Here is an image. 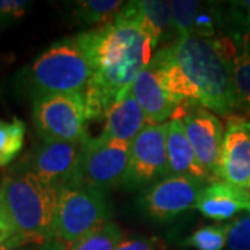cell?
<instances>
[{
	"label": "cell",
	"instance_id": "1",
	"mask_svg": "<svg viewBox=\"0 0 250 250\" xmlns=\"http://www.w3.org/2000/svg\"><path fill=\"white\" fill-rule=\"evenodd\" d=\"M235 52L231 36L206 39L190 35L157 49L150 62L178 106L195 103L214 114L232 116L239 108Z\"/></svg>",
	"mask_w": 250,
	"mask_h": 250
},
{
	"label": "cell",
	"instance_id": "2",
	"mask_svg": "<svg viewBox=\"0 0 250 250\" xmlns=\"http://www.w3.org/2000/svg\"><path fill=\"white\" fill-rule=\"evenodd\" d=\"M126 4V3H125ZM93 68L85 95L86 118L106 117L153 59L152 39L124 6L103 27L78 34Z\"/></svg>",
	"mask_w": 250,
	"mask_h": 250
},
{
	"label": "cell",
	"instance_id": "3",
	"mask_svg": "<svg viewBox=\"0 0 250 250\" xmlns=\"http://www.w3.org/2000/svg\"><path fill=\"white\" fill-rule=\"evenodd\" d=\"M59 190L32 172L16 167L1 179L0 207L16 232L14 243L25 248L57 239L54 218Z\"/></svg>",
	"mask_w": 250,
	"mask_h": 250
},
{
	"label": "cell",
	"instance_id": "4",
	"mask_svg": "<svg viewBox=\"0 0 250 250\" xmlns=\"http://www.w3.org/2000/svg\"><path fill=\"white\" fill-rule=\"evenodd\" d=\"M93 68L80 35L47 46L17 74V86L32 100L49 95L83 93Z\"/></svg>",
	"mask_w": 250,
	"mask_h": 250
},
{
	"label": "cell",
	"instance_id": "5",
	"mask_svg": "<svg viewBox=\"0 0 250 250\" xmlns=\"http://www.w3.org/2000/svg\"><path fill=\"white\" fill-rule=\"evenodd\" d=\"M110 205L104 192L85 187L62 188L59 190L54 218L56 238L74 243L90 231L108 223Z\"/></svg>",
	"mask_w": 250,
	"mask_h": 250
},
{
	"label": "cell",
	"instance_id": "6",
	"mask_svg": "<svg viewBox=\"0 0 250 250\" xmlns=\"http://www.w3.org/2000/svg\"><path fill=\"white\" fill-rule=\"evenodd\" d=\"M32 121L41 141L86 143V106L83 93L49 95L32 100Z\"/></svg>",
	"mask_w": 250,
	"mask_h": 250
},
{
	"label": "cell",
	"instance_id": "7",
	"mask_svg": "<svg viewBox=\"0 0 250 250\" xmlns=\"http://www.w3.org/2000/svg\"><path fill=\"white\" fill-rule=\"evenodd\" d=\"M83 153L85 143L39 141L27 157L18 163V167L60 190L81 185Z\"/></svg>",
	"mask_w": 250,
	"mask_h": 250
},
{
	"label": "cell",
	"instance_id": "8",
	"mask_svg": "<svg viewBox=\"0 0 250 250\" xmlns=\"http://www.w3.org/2000/svg\"><path fill=\"white\" fill-rule=\"evenodd\" d=\"M131 159V143L104 135L89 138L81 168V185L106 192L123 185Z\"/></svg>",
	"mask_w": 250,
	"mask_h": 250
},
{
	"label": "cell",
	"instance_id": "9",
	"mask_svg": "<svg viewBox=\"0 0 250 250\" xmlns=\"http://www.w3.org/2000/svg\"><path fill=\"white\" fill-rule=\"evenodd\" d=\"M168 123L146 124L131 142V159L123 185L129 189L156 184L168 177Z\"/></svg>",
	"mask_w": 250,
	"mask_h": 250
},
{
	"label": "cell",
	"instance_id": "10",
	"mask_svg": "<svg viewBox=\"0 0 250 250\" xmlns=\"http://www.w3.org/2000/svg\"><path fill=\"white\" fill-rule=\"evenodd\" d=\"M171 118L182 121L197 161L210 182L218 179V161L224 139V125L213 111L195 103H182Z\"/></svg>",
	"mask_w": 250,
	"mask_h": 250
},
{
	"label": "cell",
	"instance_id": "11",
	"mask_svg": "<svg viewBox=\"0 0 250 250\" xmlns=\"http://www.w3.org/2000/svg\"><path fill=\"white\" fill-rule=\"evenodd\" d=\"M206 184L208 182L195 177H167L143 192L141 205L154 220L168 221L196 206Z\"/></svg>",
	"mask_w": 250,
	"mask_h": 250
},
{
	"label": "cell",
	"instance_id": "12",
	"mask_svg": "<svg viewBox=\"0 0 250 250\" xmlns=\"http://www.w3.org/2000/svg\"><path fill=\"white\" fill-rule=\"evenodd\" d=\"M218 179L248 189L250 184V117L229 116L218 161Z\"/></svg>",
	"mask_w": 250,
	"mask_h": 250
},
{
	"label": "cell",
	"instance_id": "13",
	"mask_svg": "<svg viewBox=\"0 0 250 250\" xmlns=\"http://www.w3.org/2000/svg\"><path fill=\"white\" fill-rule=\"evenodd\" d=\"M195 207L206 218L224 221L241 211L250 213V193L245 188L217 179L206 184Z\"/></svg>",
	"mask_w": 250,
	"mask_h": 250
},
{
	"label": "cell",
	"instance_id": "14",
	"mask_svg": "<svg viewBox=\"0 0 250 250\" xmlns=\"http://www.w3.org/2000/svg\"><path fill=\"white\" fill-rule=\"evenodd\" d=\"M132 92L145 113L147 124H163L179 107L166 89L157 68L152 62L136 77Z\"/></svg>",
	"mask_w": 250,
	"mask_h": 250
},
{
	"label": "cell",
	"instance_id": "15",
	"mask_svg": "<svg viewBox=\"0 0 250 250\" xmlns=\"http://www.w3.org/2000/svg\"><path fill=\"white\" fill-rule=\"evenodd\" d=\"M132 17L139 22L143 31L152 39L154 53L157 47L166 42H175L177 34L172 24L170 1L163 0H139L125 4Z\"/></svg>",
	"mask_w": 250,
	"mask_h": 250
},
{
	"label": "cell",
	"instance_id": "16",
	"mask_svg": "<svg viewBox=\"0 0 250 250\" xmlns=\"http://www.w3.org/2000/svg\"><path fill=\"white\" fill-rule=\"evenodd\" d=\"M104 136L131 143L147 124L143 110L135 98L132 86L110 107L106 114Z\"/></svg>",
	"mask_w": 250,
	"mask_h": 250
},
{
	"label": "cell",
	"instance_id": "17",
	"mask_svg": "<svg viewBox=\"0 0 250 250\" xmlns=\"http://www.w3.org/2000/svg\"><path fill=\"white\" fill-rule=\"evenodd\" d=\"M167 159H168V177H195L210 182L205 170L197 161L195 150L188 139L182 121L171 118L168 121L167 134Z\"/></svg>",
	"mask_w": 250,
	"mask_h": 250
},
{
	"label": "cell",
	"instance_id": "18",
	"mask_svg": "<svg viewBox=\"0 0 250 250\" xmlns=\"http://www.w3.org/2000/svg\"><path fill=\"white\" fill-rule=\"evenodd\" d=\"M235 43L233 77L238 106L250 116V28H245L231 36Z\"/></svg>",
	"mask_w": 250,
	"mask_h": 250
},
{
	"label": "cell",
	"instance_id": "19",
	"mask_svg": "<svg viewBox=\"0 0 250 250\" xmlns=\"http://www.w3.org/2000/svg\"><path fill=\"white\" fill-rule=\"evenodd\" d=\"M124 6L121 0H80L72 3L71 17L80 24L103 27L111 22Z\"/></svg>",
	"mask_w": 250,
	"mask_h": 250
},
{
	"label": "cell",
	"instance_id": "20",
	"mask_svg": "<svg viewBox=\"0 0 250 250\" xmlns=\"http://www.w3.org/2000/svg\"><path fill=\"white\" fill-rule=\"evenodd\" d=\"M25 132L27 126L21 120H0V167L11 164L21 153L25 142Z\"/></svg>",
	"mask_w": 250,
	"mask_h": 250
},
{
	"label": "cell",
	"instance_id": "21",
	"mask_svg": "<svg viewBox=\"0 0 250 250\" xmlns=\"http://www.w3.org/2000/svg\"><path fill=\"white\" fill-rule=\"evenodd\" d=\"M123 231L114 223H106L71 243L68 250H116L123 242Z\"/></svg>",
	"mask_w": 250,
	"mask_h": 250
},
{
	"label": "cell",
	"instance_id": "22",
	"mask_svg": "<svg viewBox=\"0 0 250 250\" xmlns=\"http://www.w3.org/2000/svg\"><path fill=\"white\" fill-rule=\"evenodd\" d=\"M228 224L206 225L199 228L184 241V246L195 250H224L227 248Z\"/></svg>",
	"mask_w": 250,
	"mask_h": 250
},
{
	"label": "cell",
	"instance_id": "23",
	"mask_svg": "<svg viewBox=\"0 0 250 250\" xmlns=\"http://www.w3.org/2000/svg\"><path fill=\"white\" fill-rule=\"evenodd\" d=\"M171 4V14H172V24L177 34V39L187 38L193 34V27L202 1L196 0H172Z\"/></svg>",
	"mask_w": 250,
	"mask_h": 250
},
{
	"label": "cell",
	"instance_id": "24",
	"mask_svg": "<svg viewBox=\"0 0 250 250\" xmlns=\"http://www.w3.org/2000/svg\"><path fill=\"white\" fill-rule=\"evenodd\" d=\"M228 250H250V214L242 215L228 224Z\"/></svg>",
	"mask_w": 250,
	"mask_h": 250
},
{
	"label": "cell",
	"instance_id": "25",
	"mask_svg": "<svg viewBox=\"0 0 250 250\" xmlns=\"http://www.w3.org/2000/svg\"><path fill=\"white\" fill-rule=\"evenodd\" d=\"M229 36L245 28H250V0L228 1L227 3Z\"/></svg>",
	"mask_w": 250,
	"mask_h": 250
},
{
	"label": "cell",
	"instance_id": "26",
	"mask_svg": "<svg viewBox=\"0 0 250 250\" xmlns=\"http://www.w3.org/2000/svg\"><path fill=\"white\" fill-rule=\"evenodd\" d=\"M31 6L27 0H0V32L24 17Z\"/></svg>",
	"mask_w": 250,
	"mask_h": 250
},
{
	"label": "cell",
	"instance_id": "27",
	"mask_svg": "<svg viewBox=\"0 0 250 250\" xmlns=\"http://www.w3.org/2000/svg\"><path fill=\"white\" fill-rule=\"evenodd\" d=\"M14 236H16V232L13 229V225L10 224L9 218L6 217L0 207V248L9 243L11 239H14Z\"/></svg>",
	"mask_w": 250,
	"mask_h": 250
},
{
	"label": "cell",
	"instance_id": "28",
	"mask_svg": "<svg viewBox=\"0 0 250 250\" xmlns=\"http://www.w3.org/2000/svg\"><path fill=\"white\" fill-rule=\"evenodd\" d=\"M116 250H157L154 248L152 242L149 239H129V241H123Z\"/></svg>",
	"mask_w": 250,
	"mask_h": 250
},
{
	"label": "cell",
	"instance_id": "29",
	"mask_svg": "<svg viewBox=\"0 0 250 250\" xmlns=\"http://www.w3.org/2000/svg\"><path fill=\"white\" fill-rule=\"evenodd\" d=\"M35 250H68L67 243H64L60 239H53L50 242H46L43 245H39Z\"/></svg>",
	"mask_w": 250,
	"mask_h": 250
},
{
	"label": "cell",
	"instance_id": "30",
	"mask_svg": "<svg viewBox=\"0 0 250 250\" xmlns=\"http://www.w3.org/2000/svg\"><path fill=\"white\" fill-rule=\"evenodd\" d=\"M0 250H25V248H20V246H17V245L14 243V241L11 239L9 243H6L4 246H1Z\"/></svg>",
	"mask_w": 250,
	"mask_h": 250
},
{
	"label": "cell",
	"instance_id": "31",
	"mask_svg": "<svg viewBox=\"0 0 250 250\" xmlns=\"http://www.w3.org/2000/svg\"><path fill=\"white\" fill-rule=\"evenodd\" d=\"M248 190H249V193H250V184H249V187H248Z\"/></svg>",
	"mask_w": 250,
	"mask_h": 250
},
{
	"label": "cell",
	"instance_id": "32",
	"mask_svg": "<svg viewBox=\"0 0 250 250\" xmlns=\"http://www.w3.org/2000/svg\"><path fill=\"white\" fill-rule=\"evenodd\" d=\"M0 187H1V182H0Z\"/></svg>",
	"mask_w": 250,
	"mask_h": 250
}]
</instances>
